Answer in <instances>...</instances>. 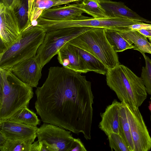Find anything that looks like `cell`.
<instances>
[{
  "label": "cell",
  "instance_id": "cell-1",
  "mask_svg": "<svg viewBox=\"0 0 151 151\" xmlns=\"http://www.w3.org/2000/svg\"><path fill=\"white\" fill-rule=\"evenodd\" d=\"M80 73L52 66L35 91V108L43 123L54 124L91 138L94 97L91 82Z\"/></svg>",
  "mask_w": 151,
  "mask_h": 151
},
{
  "label": "cell",
  "instance_id": "cell-2",
  "mask_svg": "<svg viewBox=\"0 0 151 151\" xmlns=\"http://www.w3.org/2000/svg\"><path fill=\"white\" fill-rule=\"evenodd\" d=\"M33 95L32 87L21 80L10 69H0V122L29 106Z\"/></svg>",
  "mask_w": 151,
  "mask_h": 151
},
{
  "label": "cell",
  "instance_id": "cell-3",
  "mask_svg": "<svg viewBox=\"0 0 151 151\" xmlns=\"http://www.w3.org/2000/svg\"><path fill=\"white\" fill-rule=\"evenodd\" d=\"M106 75L107 85L121 102L139 108L147 98V92L141 77L126 66L119 64L108 70Z\"/></svg>",
  "mask_w": 151,
  "mask_h": 151
},
{
  "label": "cell",
  "instance_id": "cell-4",
  "mask_svg": "<svg viewBox=\"0 0 151 151\" xmlns=\"http://www.w3.org/2000/svg\"><path fill=\"white\" fill-rule=\"evenodd\" d=\"M46 32L42 27L32 26L20 37L0 52V69H10L15 65L36 55Z\"/></svg>",
  "mask_w": 151,
  "mask_h": 151
},
{
  "label": "cell",
  "instance_id": "cell-5",
  "mask_svg": "<svg viewBox=\"0 0 151 151\" xmlns=\"http://www.w3.org/2000/svg\"><path fill=\"white\" fill-rule=\"evenodd\" d=\"M105 29L93 28L78 35L67 44L82 49L101 61L108 70L120 64L117 53L106 37Z\"/></svg>",
  "mask_w": 151,
  "mask_h": 151
},
{
  "label": "cell",
  "instance_id": "cell-6",
  "mask_svg": "<svg viewBox=\"0 0 151 151\" xmlns=\"http://www.w3.org/2000/svg\"><path fill=\"white\" fill-rule=\"evenodd\" d=\"M143 22L141 20L119 17L95 19L83 16L80 19L68 21H55L40 17L39 26L46 32L59 29L73 27H87L104 29H120L132 25Z\"/></svg>",
  "mask_w": 151,
  "mask_h": 151
},
{
  "label": "cell",
  "instance_id": "cell-7",
  "mask_svg": "<svg viewBox=\"0 0 151 151\" xmlns=\"http://www.w3.org/2000/svg\"><path fill=\"white\" fill-rule=\"evenodd\" d=\"M92 28L87 27L65 28L46 32L44 40L38 48L36 56L43 67L57 55L60 49L68 42Z\"/></svg>",
  "mask_w": 151,
  "mask_h": 151
},
{
  "label": "cell",
  "instance_id": "cell-8",
  "mask_svg": "<svg viewBox=\"0 0 151 151\" xmlns=\"http://www.w3.org/2000/svg\"><path fill=\"white\" fill-rule=\"evenodd\" d=\"M71 132L52 124L44 123L37 132L43 151H73L76 138Z\"/></svg>",
  "mask_w": 151,
  "mask_h": 151
},
{
  "label": "cell",
  "instance_id": "cell-9",
  "mask_svg": "<svg viewBox=\"0 0 151 151\" xmlns=\"http://www.w3.org/2000/svg\"><path fill=\"white\" fill-rule=\"evenodd\" d=\"M125 106L134 151L150 150L151 137L139 108L131 107L126 103Z\"/></svg>",
  "mask_w": 151,
  "mask_h": 151
},
{
  "label": "cell",
  "instance_id": "cell-10",
  "mask_svg": "<svg viewBox=\"0 0 151 151\" xmlns=\"http://www.w3.org/2000/svg\"><path fill=\"white\" fill-rule=\"evenodd\" d=\"M0 52L20 37L18 19L13 9L0 3Z\"/></svg>",
  "mask_w": 151,
  "mask_h": 151
},
{
  "label": "cell",
  "instance_id": "cell-11",
  "mask_svg": "<svg viewBox=\"0 0 151 151\" xmlns=\"http://www.w3.org/2000/svg\"><path fill=\"white\" fill-rule=\"evenodd\" d=\"M43 67L36 55L21 62L10 69L23 82L33 87H37L42 76Z\"/></svg>",
  "mask_w": 151,
  "mask_h": 151
},
{
  "label": "cell",
  "instance_id": "cell-12",
  "mask_svg": "<svg viewBox=\"0 0 151 151\" xmlns=\"http://www.w3.org/2000/svg\"><path fill=\"white\" fill-rule=\"evenodd\" d=\"M38 128L8 119L0 122V132L11 140L35 139Z\"/></svg>",
  "mask_w": 151,
  "mask_h": 151
},
{
  "label": "cell",
  "instance_id": "cell-13",
  "mask_svg": "<svg viewBox=\"0 0 151 151\" xmlns=\"http://www.w3.org/2000/svg\"><path fill=\"white\" fill-rule=\"evenodd\" d=\"M83 13L84 12L78 7V4H73L46 9L40 17L55 21L72 20L80 19Z\"/></svg>",
  "mask_w": 151,
  "mask_h": 151
},
{
  "label": "cell",
  "instance_id": "cell-14",
  "mask_svg": "<svg viewBox=\"0 0 151 151\" xmlns=\"http://www.w3.org/2000/svg\"><path fill=\"white\" fill-rule=\"evenodd\" d=\"M121 102L114 99L100 114L99 128L108 136L111 133H119V115Z\"/></svg>",
  "mask_w": 151,
  "mask_h": 151
},
{
  "label": "cell",
  "instance_id": "cell-15",
  "mask_svg": "<svg viewBox=\"0 0 151 151\" xmlns=\"http://www.w3.org/2000/svg\"><path fill=\"white\" fill-rule=\"evenodd\" d=\"M108 17H119L136 19L151 24V21L145 19L127 6L122 2L110 0H99Z\"/></svg>",
  "mask_w": 151,
  "mask_h": 151
},
{
  "label": "cell",
  "instance_id": "cell-16",
  "mask_svg": "<svg viewBox=\"0 0 151 151\" xmlns=\"http://www.w3.org/2000/svg\"><path fill=\"white\" fill-rule=\"evenodd\" d=\"M57 55L58 62L63 66L80 73H85L76 47L66 43L60 49Z\"/></svg>",
  "mask_w": 151,
  "mask_h": 151
},
{
  "label": "cell",
  "instance_id": "cell-17",
  "mask_svg": "<svg viewBox=\"0 0 151 151\" xmlns=\"http://www.w3.org/2000/svg\"><path fill=\"white\" fill-rule=\"evenodd\" d=\"M116 29L123 38L134 45V49L142 54L147 53L151 54V45L147 37L137 30Z\"/></svg>",
  "mask_w": 151,
  "mask_h": 151
},
{
  "label": "cell",
  "instance_id": "cell-18",
  "mask_svg": "<svg viewBox=\"0 0 151 151\" xmlns=\"http://www.w3.org/2000/svg\"><path fill=\"white\" fill-rule=\"evenodd\" d=\"M76 48L80 55L85 73L93 71L103 75L106 74L108 69L101 61L85 51L77 47Z\"/></svg>",
  "mask_w": 151,
  "mask_h": 151
},
{
  "label": "cell",
  "instance_id": "cell-19",
  "mask_svg": "<svg viewBox=\"0 0 151 151\" xmlns=\"http://www.w3.org/2000/svg\"><path fill=\"white\" fill-rule=\"evenodd\" d=\"M119 134L123 139L129 151H134V146L128 121L125 103L121 102L119 115Z\"/></svg>",
  "mask_w": 151,
  "mask_h": 151
},
{
  "label": "cell",
  "instance_id": "cell-20",
  "mask_svg": "<svg viewBox=\"0 0 151 151\" xmlns=\"http://www.w3.org/2000/svg\"><path fill=\"white\" fill-rule=\"evenodd\" d=\"M104 30L108 41L116 52L134 49V45L123 38L116 29H105Z\"/></svg>",
  "mask_w": 151,
  "mask_h": 151
},
{
  "label": "cell",
  "instance_id": "cell-21",
  "mask_svg": "<svg viewBox=\"0 0 151 151\" xmlns=\"http://www.w3.org/2000/svg\"><path fill=\"white\" fill-rule=\"evenodd\" d=\"M78 7L84 13L95 19L107 18L104 9L100 4L99 0H83L81 4H78Z\"/></svg>",
  "mask_w": 151,
  "mask_h": 151
},
{
  "label": "cell",
  "instance_id": "cell-22",
  "mask_svg": "<svg viewBox=\"0 0 151 151\" xmlns=\"http://www.w3.org/2000/svg\"><path fill=\"white\" fill-rule=\"evenodd\" d=\"M8 119L34 126H37L40 123V120L36 114L30 110L28 106L18 110Z\"/></svg>",
  "mask_w": 151,
  "mask_h": 151
},
{
  "label": "cell",
  "instance_id": "cell-23",
  "mask_svg": "<svg viewBox=\"0 0 151 151\" xmlns=\"http://www.w3.org/2000/svg\"><path fill=\"white\" fill-rule=\"evenodd\" d=\"M59 1L53 0H35L30 18L31 25L36 26L37 20L45 10L59 6Z\"/></svg>",
  "mask_w": 151,
  "mask_h": 151
},
{
  "label": "cell",
  "instance_id": "cell-24",
  "mask_svg": "<svg viewBox=\"0 0 151 151\" xmlns=\"http://www.w3.org/2000/svg\"><path fill=\"white\" fill-rule=\"evenodd\" d=\"M26 0H20L14 9L18 20L21 33L32 26L28 16V2Z\"/></svg>",
  "mask_w": 151,
  "mask_h": 151
},
{
  "label": "cell",
  "instance_id": "cell-25",
  "mask_svg": "<svg viewBox=\"0 0 151 151\" xmlns=\"http://www.w3.org/2000/svg\"><path fill=\"white\" fill-rule=\"evenodd\" d=\"M35 139L25 140H11L7 139L5 143L0 147L1 151H30Z\"/></svg>",
  "mask_w": 151,
  "mask_h": 151
},
{
  "label": "cell",
  "instance_id": "cell-26",
  "mask_svg": "<svg viewBox=\"0 0 151 151\" xmlns=\"http://www.w3.org/2000/svg\"><path fill=\"white\" fill-rule=\"evenodd\" d=\"M145 61V66L142 69L141 77L147 93L151 95V59L145 53L142 54Z\"/></svg>",
  "mask_w": 151,
  "mask_h": 151
},
{
  "label": "cell",
  "instance_id": "cell-27",
  "mask_svg": "<svg viewBox=\"0 0 151 151\" xmlns=\"http://www.w3.org/2000/svg\"><path fill=\"white\" fill-rule=\"evenodd\" d=\"M111 150L129 151L122 137L119 134L113 133L107 136Z\"/></svg>",
  "mask_w": 151,
  "mask_h": 151
},
{
  "label": "cell",
  "instance_id": "cell-28",
  "mask_svg": "<svg viewBox=\"0 0 151 151\" xmlns=\"http://www.w3.org/2000/svg\"><path fill=\"white\" fill-rule=\"evenodd\" d=\"M131 30H137L141 29H151V24L142 22L132 25L129 27Z\"/></svg>",
  "mask_w": 151,
  "mask_h": 151
},
{
  "label": "cell",
  "instance_id": "cell-29",
  "mask_svg": "<svg viewBox=\"0 0 151 151\" xmlns=\"http://www.w3.org/2000/svg\"><path fill=\"white\" fill-rule=\"evenodd\" d=\"M20 0H1L2 3L6 6L14 9Z\"/></svg>",
  "mask_w": 151,
  "mask_h": 151
},
{
  "label": "cell",
  "instance_id": "cell-30",
  "mask_svg": "<svg viewBox=\"0 0 151 151\" xmlns=\"http://www.w3.org/2000/svg\"><path fill=\"white\" fill-rule=\"evenodd\" d=\"M87 150L81 139L76 138V145L73 151H86Z\"/></svg>",
  "mask_w": 151,
  "mask_h": 151
},
{
  "label": "cell",
  "instance_id": "cell-31",
  "mask_svg": "<svg viewBox=\"0 0 151 151\" xmlns=\"http://www.w3.org/2000/svg\"><path fill=\"white\" fill-rule=\"evenodd\" d=\"M42 146L39 143L38 140L34 142L32 144L30 151H42Z\"/></svg>",
  "mask_w": 151,
  "mask_h": 151
},
{
  "label": "cell",
  "instance_id": "cell-32",
  "mask_svg": "<svg viewBox=\"0 0 151 151\" xmlns=\"http://www.w3.org/2000/svg\"><path fill=\"white\" fill-rule=\"evenodd\" d=\"M137 31L147 38L151 37V29H141Z\"/></svg>",
  "mask_w": 151,
  "mask_h": 151
},
{
  "label": "cell",
  "instance_id": "cell-33",
  "mask_svg": "<svg viewBox=\"0 0 151 151\" xmlns=\"http://www.w3.org/2000/svg\"><path fill=\"white\" fill-rule=\"evenodd\" d=\"M28 7V16L30 20V18L31 14L33 3L35 0H27Z\"/></svg>",
  "mask_w": 151,
  "mask_h": 151
},
{
  "label": "cell",
  "instance_id": "cell-34",
  "mask_svg": "<svg viewBox=\"0 0 151 151\" xmlns=\"http://www.w3.org/2000/svg\"><path fill=\"white\" fill-rule=\"evenodd\" d=\"M82 0H59V5L67 4L73 2H76Z\"/></svg>",
  "mask_w": 151,
  "mask_h": 151
},
{
  "label": "cell",
  "instance_id": "cell-35",
  "mask_svg": "<svg viewBox=\"0 0 151 151\" xmlns=\"http://www.w3.org/2000/svg\"><path fill=\"white\" fill-rule=\"evenodd\" d=\"M151 100V97L150 98ZM149 109L151 112V103L148 106Z\"/></svg>",
  "mask_w": 151,
  "mask_h": 151
},
{
  "label": "cell",
  "instance_id": "cell-36",
  "mask_svg": "<svg viewBox=\"0 0 151 151\" xmlns=\"http://www.w3.org/2000/svg\"><path fill=\"white\" fill-rule=\"evenodd\" d=\"M149 40L151 42V37H148Z\"/></svg>",
  "mask_w": 151,
  "mask_h": 151
},
{
  "label": "cell",
  "instance_id": "cell-37",
  "mask_svg": "<svg viewBox=\"0 0 151 151\" xmlns=\"http://www.w3.org/2000/svg\"><path fill=\"white\" fill-rule=\"evenodd\" d=\"M150 45H151V42H150Z\"/></svg>",
  "mask_w": 151,
  "mask_h": 151
},
{
  "label": "cell",
  "instance_id": "cell-38",
  "mask_svg": "<svg viewBox=\"0 0 151 151\" xmlns=\"http://www.w3.org/2000/svg\"><path fill=\"white\" fill-rule=\"evenodd\" d=\"M55 0V1H58L59 0Z\"/></svg>",
  "mask_w": 151,
  "mask_h": 151
},
{
  "label": "cell",
  "instance_id": "cell-39",
  "mask_svg": "<svg viewBox=\"0 0 151 151\" xmlns=\"http://www.w3.org/2000/svg\"></svg>",
  "mask_w": 151,
  "mask_h": 151
}]
</instances>
